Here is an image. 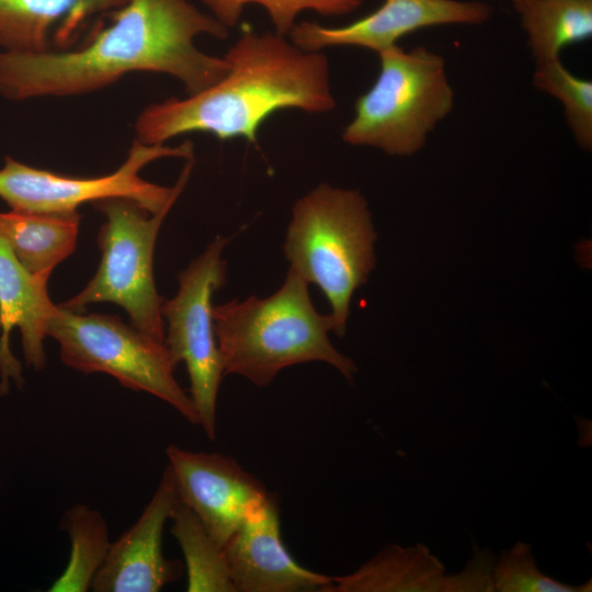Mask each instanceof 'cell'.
Listing matches in <instances>:
<instances>
[{
    "instance_id": "cell-1",
    "label": "cell",
    "mask_w": 592,
    "mask_h": 592,
    "mask_svg": "<svg viewBox=\"0 0 592 592\" xmlns=\"http://www.w3.org/2000/svg\"><path fill=\"white\" fill-rule=\"evenodd\" d=\"M200 35L224 39L228 29L189 0H127L107 26L92 30L80 46L0 50V95L10 101L80 95L138 71L174 77L194 94L228 70L224 57L195 45Z\"/></svg>"
},
{
    "instance_id": "cell-2",
    "label": "cell",
    "mask_w": 592,
    "mask_h": 592,
    "mask_svg": "<svg viewBox=\"0 0 592 592\" xmlns=\"http://www.w3.org/2000/svg\"><path fill=\"white\" fill-rule=\"evenodd\" d=\"M223 57L228 70L216 83L145 107L134 125L135 138L161 145L200 132L255 144L259 127L276 111L327 113L335 107L321 52L303 50L275 32L246 30Z\"/></svg>"
},
{
    "instance_id": "cell-3",
    "label": "cell",
    "mask_w": 592,
    "mask_h": 592,
    "mask_svg": "<svg viewBox=\"0 0 592 592\" xmlns=\"http://www.w3.org/2000/svg\"><path fill=\"white\" fill-rule=\"evenodd\" d=\"M306 283L288 270L272 295L213 306L214 330L225 375L267 386L284 368L325 362L352 380L357 367L330 342L329 315L315 308Z\"/></svg>"
},
{
    "instance_id": "cell-4",
    "label": "cell",
    "mask_w": 592,
    "mask_h": 592,
    "mask_svg": "<svg viewBox=\"0 0 592 592\" xmlns=\"http://www.w3.org/2000/svg\"><path fill=\"white\" fill-rule=\"evenodd\" d=\"M367 202L356 190L321 183L292 208L283 244L289 269L327 297L332 332L343 337L354 292L375 266Z\"/></svg>"
},
{
    "instance_id": "cell-5",
    "label": "cell",
    "mask_w": 592,
    "mask_h": 592,
    "mask_svg": "<svg viewBox=\"0 0 592 592\" xmlns=\"http://www.w3.org/2000/svg\"><path fill=\"white\" fill-rule=\"evenodd\" d=\"M191 140L180 146L148 145L134 139L121 167L94 178L62 175L5 157L0 169V197L12 210L65 214L84 203L124 197L151 214L175 203L194 167Z\"/></svg>"
},
{
    "instance_id": "cell-6",
    "label": "cell",
    "mask_w": 592,
    "mask_h": 592,
    "mask_svg": "<svg viewBox=\"0 0 592 592\" xmlns=\"http://www.w3.org/2000/svg\"><path fill=\"white\" fill-rule=\"evenodd\" d=\"M377 54L378 77L357 98L342 139L390 156L414 155L454 107L445 60L423 46L395 45Z\"/></svg>"
},
{
    "instance_id": "cell-7",
    "label": "cell",
    "mask_w": 592,
    "mask_h": 592,
    "mask_svg": "<svg viewBox=\"0 0 592 592\" xmlns=\"http://www.w3.org/2000/svg\"><path fill=\"white\" fill-rule=\"evenodd\" d=\"M46 333L59 343L60 358L67 366L84 374H107L125 388L159 398L198 425L192 399L174 377L178 364L163 341L119 317L86 315L60 305H56Z\"/></svg>"
},
{
    "instance_id": "cell-8",
    "label": "cell",
    "mask_w": 592,
    "mask_h": 592,
    "mask_svg": "<svg viewBox=\"0 0 592 592\" xmlns=\"http://www.w3.org/2000/svg\"><path fill=\"white\" fill-rule=\"evenodd\" d=\"M173 205L170 203L151 214L135 201L124 197L93 203L105 216L98 235L101 262L87 286L59 305L72 311H83L90 304L114 303L125 309L132 326L163 341V298L155 284L153 252L161 225Z\"/></svg>"
},
{
    "instance_id": "cell-9",
    "label": "cell",
    "mask_w": 592,
    "mask_h": 592,
    "mask_svg": "<svg viewBox=\"0 0 592 592\" xmlns=\"http://www.w3.org/2000/svg\"><path fill=\"white\" fill-rule=\"evenodd\" d=\"M231 238L217 237L179 274V289L163 299L167 321L164 344L177 364L184 362L191 384V399L198 425L209 440L216 437V407L224 373L213 320V294L227 281V262L221 253Z\"/></svg>"
},
{
    "instance_id": "cell-10",
    "label": "cell",
    "mask_w": 592,
    "mask_h": 592,
    "mask_svg": "<svg viewBox=\"0 0 592 592\" xmlns=\"http://www.w3.org/2000/svg\"><path fill=\"white\" fill-rule=\"evenodd\" d=\"M492 11L489 3L478 0H384L375 11L348 25L328 27L304 21L287 36L306 52L356 46L379 53L424 27L482 24Z\"/></svg>"
},
{
    "instance_id": "cell-11",
    "label": "cell",
    "mask_w": 592,
    "mask_h": 592,
    "mask_svg": "<svg viewBox=\"0 0 592 592\" xmlns=\"http://www.w3.org/2000/svg\"><path fill=\"white\" fill-rule=\"evenodd\" d=\"M180 502L224 547L247 514L269 494L264 485L234 458L220 453L166 449Z\"/></svg>"
},
{
    "instance_id": "cell-12",
    "label": "cell",
    "mask_w": 592,
    "mask_h": 592,
    "mask_svg": "<svg viewBox=\"0 0 592 592\" xmlns=\"http://www.w3.org/2000/svg\"><path fill=\"white\" fill-rule=\"evenodd\" d=\"M236 592H327L333 577L300 566L285 547L272 494L254 506L224 545Z\"/></svg>"
},
{
    "instance_id": "cell-13",
    "label": "cell",
    "mask_w": 592,
    "mask_h": 592,
    "mask_svg": "<svg viewBox=\"0 0 592 592\" xmlns=\"http://www.w3.org/2000/svg\"><path fill=\"white\" fill-rule=\"evenodd\" d=\"M179 502L167 465L161 479L137 521L115 542L91 584L94 592H158L178 580L182 565L166 559L162 536Z\"/></svg>"
},
{
    "instance_id": "cell-14",
    "label": "cell",
    "mask_w": 592,
    "mask_h": 592,
    "mask_svg": "<svg viewBox=\"0 0 592 592\" xmlns=\"http://www.w3.org/2000/svg\"><path fill=\"white\" fill-rule=\"evenodd\" d=\"M48 278L26 270L0 237V395L8 392L10 378L19 387L23 384L21 363L9 345L14 327L21 331L26 364L35 369L45 366L43 342L56 309L48 295Z\"/></svg>"
},
{
    "instance_id": "cell-15",
    "label": "cell",
    "mask_w": 592,
    "mask_h": 592,
    "mask_svg": "<svg viewBox=\"0 0 592 592\" xmlns=\"http://www.w3.org/2000/svg\"><path fill=\"white\" fill-rule=\"evenodd\" d=\"M127 0H0V50L72 48L91 22Z\"/></svg>"
},
{
    "instance_id": "cell-16",
    "label": "cell",
    "mask_w": 592,
    "mask_h": 592,
    "mask_svg": "<svg viewBox=\"0 0 592 592\" xmlns=\"http://www.w3.org/2000/svg\"><path fill=\"white\" fill-rule=\"evenodd\" d=\"M445 576L426 546L388 544L352 573L333 577L327 592H442Z\"/></svg>"
},
{
    "instance_id": "cell-17",
    "label": "cell",
    "mask_w": 592,
    "mask_h": 592,
    "mask_svg": "<svg viewBox=\"0 0 592 592\" xmlns=\"http://www.w3.org/2000/svg\"><path fill=\"white\" fill-rule=\"evenodd\" d=\"M80 215L0 213V237L8 243L19 262L34 274L50 273L76 249Z\"/></svg>"
},
{
    "instance_id": "cell-18",
    "label": "cell",
    "mask_w": 592,
    "mask_h": 592,
    "mask_svg": "<svg viewBox=\"0 0 592 592\" xmlns=\"http://www.w3.org/2000/svg\"><path fill=\"white\" fill-rule=\"evenodd\" d=\"M516 11L536 64L592 35V0H524Z\"/></svg>"
},
{
    "instance_id": "cell-19",
    "label": "cell",
    "mask_w": 592,
    "mask_h": 592,
    "mask_svg": "<svg viewBox=\"0 0 592 592\" xmlns=\"http://www.w3.org/2000/svg\"><path fill=\"white\" fill-rule=\"evenodd\" d=\"M61 526L70 539V555L49 592H87L109 553V526L102 513L77 503L65 511Z\"/></svg>"
},
{
    "instance_id": "cell-20",
    "label": "cell",
    "mask_w": 592,
    "mask_h": 592,
    "mask_svg": "<svg viewBox=\"0 0 592 592\" xmlns=\"http://www.w3.org/2000/svg\"><path fill=\"white\" fill-rule=\"evenodd\" d=\"M185 560L189 592H236L224 547L207 532L196 514L178 502L170 519Z\"/></svg>"
},
{
    "instance_id": "cell-21",
    "label": "cell",
    "mask_w": 592,
    "mask_h": 592,
    "mask_svg": "<svg viewBox=\"0 0 592 592\" xmlns=\"http://www.w3.org/2000/svg\"><path fill=\"white\" fill-rule=\"evenodd\" d=\"M536 88L559 100L566 121L584 149L592 147V82L570 72L560 58L537 62L533 75Z\"/></svg>"
},
{
    "instance_id": "cell-22",
    "label": "cell",
    "mask_w": 592,
    "mask_h": 592,
    "mask_svg": "<svg viewBox=\"0 0 592 592\" xmlns=\"http://www.w3.org/2000/svg\"><path fill=\"white\" fill-rule=\"evenodd\" d=\"M365 0H202L209 14L227 29L235 26L248 4L262 7L275 33L287 36L297 16L307 10L325 16H341L358 9Z\"/></svg>"
},
{
    "instance_id": "cell-23",
    "label": "cell",
    "mask_w": 592,
    "mask_h": 592,
    "mask_svg": "<svg viewBox=\"0 0 592 592\" xmlns=\"http://www.w3.org/2000/svg\"><path fill=\"white\" fill-rule=\"evenodd\" d=\"M494 591L499 592H590L592 582L567 584L545 574L537 567L530 544L517 542L501 551L493 571Z\"/></svg>"
},
{
    "instance_id": "cell-24",
    "label": "cell",
    "mask_w": 592,
    "mask_h": 592,
    "mask_svg": "<svg viewBox=\"0 0 592 592\" xmlns=\"http://www.w3.org/2000/svg\"><path fill=\"white\" fill-rule=\"evenodd\" d=\"M496 557L490 551H476L462 571L445 576L442 592L494 591Z\"/></svg>"
},
{
    "instance_id": "cell-25",
    "label": "cell",
    "mask_w": 592,
    "mask_h": 592,
    "mask_svg": "<svg viewBox=\"0 0 592 592\" xmlns=\"http://www.w3.org/2000/svg\"><path fill=\"white\" fill-rule=\"evenodd\" d=\"M524 0H512L515 9L519 8V5L523 2Z\"/></svg>"
}]
</instances>
